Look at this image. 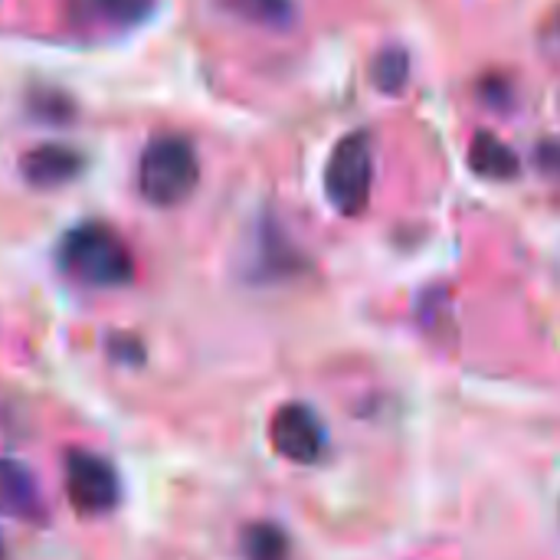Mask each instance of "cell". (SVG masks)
Listing matches in <instances>:
<instances>
[{
    "label": "cell",
    "mask_w": 560,
    "mask_h": 560,
    "mask_svg": "<svg viewBox=\"0 0 560 560\" xmlns=\"http://www.w3.org/2000/svg\"><path fill=\"white\" fill-rule=\"evenodd\" d=\"M59 266L69 279L89 289H121L135 279L128 243L105 223H82L59 243Z\"/></svg>",
    "instance_id": "6da1fadb"
},
{
    "label": "cell",
    "mask_w": 560,
    "mask_h": 560,
    "mask_svg": "<svg viewBox=\"0 0 560 560\" xmlns=\"http://www.w3.org/2000/svg\"><path fill=\"white\" fill-rule=\"evenodd\" d=\"M200 180V164L190 141L177 135H164L151 141L138 164V190L151 207H177L184 203Z\"/></svg>",
    "instance_id": "7a4b0ae2"
},
{
    "label": "cell",
    "mask_w": 560,
    "mask_h": 560,
    "mask_svg": "<svg viewBox=\"0 0 560 560\" xmlns=\"http://www.w3.org/2000/svg\"><path fill=\"white\" fill-rule=\"evenodd\" d=\"M374 187V148L364 131L341 138L325 167V194L345 217L364 213Z\"/></svg>",
    "instance_id": "3957f363"
},
{
    "label": "cell",
    "mask_w": 560,
    "mask_h": 560,
    "mask_svg": "<svg viewBox=\"0 0 560 560\" xmlns=\"http://www.w3.org/2000/svg\"><path fill=\"white\" fill-rule=\"evenodd\" d=\"M66 495L79 515H105L121 499L118 472L108 459L95 453L66 456Z\"/></svg>",
    "instance_id": "277c9868"
},
{
    "label": "cell",
    "mask_w": 560,
    "mask_h": 560,
    "mask_svg": "<svg viewBox=\"0 0 560 560\" xmlns=\"http://www.w3.org/2000/svg\"><path fill=\"white\" fill-rule=\"evenodd\" d=\"M269 440L276 446V453L289 463H318L328 443L325 423L318 420V413L308 404H282L272 417L269 427Z\"/></svg>",
    "instance_id": "5b68a950"
},
{
    "label": "cell",
    "mask_w": 560,
    "mask_h": 560,
    "mask_svg": "<svg viewBox=\"0 0 560 560\" xmlns=\"http://www.w3.org/2000/svg\"><path fill=\"white\" fill-rule=\"evenodd\" d=\"M0 518L10 522H39L43 495L33 472L13 459H0Z\"/></svg>",
    "instance_id": "8992f818"
},
{
    "label": "cell",
    "mask_w": 560,
    "mask_h": 560,
    "mask_svg": "<svg viewBox=\"0 0 560 560\" xmlns=\"http://www.w3.org/2000/svg\"><path fill=\"white\" fill-rule=\"evenodd\" d=\"M20 171L33 187H43V190L62 187V184L79 177L82 154L75 148H66V144H43V148H33L23 154Z\"/></svg>",
    "instance_id": "52a82bcc"
},
{
    "label": "cell",
    "mask_w": 560,
    "mask_h": 560,
    "mask_svg": "<svg viewBox=\"0 0 560 560\" xmlns=\"http://www.w3.org/2000/svg\"><path fill=\"white\" fill-rule=\"evenodd\" d=\"M469 164L479 177L489 180H512L518 177V154L495 135L479 131L469 144Z\"/></svg>",
    "instance_id": "ba28073f"
},
{
    "label": "cell",
    "mask_w": 560,
    "mask_h": 560,
    "mask_svg": "<svg viewBox=\"0 0 560 560\" xmlns=\"http://www.w3.org/2000/svg\"><path fill=\"white\" fill-rule=\"evenodd\" d=\"M243 560H292L289 535L272 522H256L243 532Z\"/></svg>",
    "instance_id": "9c48e42d"
},
{
    "label": "cell",
    "mask_w": 560,
    "mask_h": 560,
    "mask_svg": "<svg viewBox=\"0 0 560 560\" xmlns=\"http://www.w3.org/2000/svg\"><path fill=\"white\" fill-rule=\"evenodd\" d=\"M82 16L105 20L115 26H131L154 10V0H79Z\"/></svg>",
    "instance_id": "30bf717a"
},
{
    "label": "cell",
    "mask_w": 560,
    "mask_h": 560,
    "mask_svg": "<svg viewBox=\"0 0 560 560\" xmlns=\"http://www.w3.org/2000/svg\"><path fill=\"white\" fill-rule=\"evenodd\" d=\"M236 16L259 26H289L295 20L292 0H223Z\"/></svg>",
    "instance_id": "8fae6325"
},
{
    "label": "cell",
    "mask_w": 560,
    "mask_h": 560,
    "mask_svg": "<svg viewBox=\"0 0 560 560\" xmlns=\"http://www.w3.org/2000/svg\"><path fill=\"white\" fill-rule=\"evenodd\" d=\"M371 75H374V85L381 92H390V95L400 92L410 82V56H407V49H400V46L381 49V56L374 59Z\"/></svg>",
    "instance_id": "7c38bea8"
},
{
    "label": "cell",
    "mask_w": 560,
    "mask_h": 560,
    "mask_svg": "<svg viewBox=\"0 0 560 560\" xmlns=\"http://www.w3.org/2000/svg\"><path fill=\"white\" fill-rule=\"evenodd\" d=\"M535 161L545 174L560 177V141H545L538 151H535Z\"/></svg>",
    "instance_id": "4fadbf2b"
},
{
    "label": "cell",
    "mask_w": 560,
    "mask_h": 560,
    "mask_svg": "<svg viewBox=\"0 0 560 560\" xmlns=\"http://www.w3.org/2000/svg\"><path fill=\"white\" fill-rule=\"evenodd\" d=\"M0 560H3V541H0Z\"/></svg>",
    "instance_id": "5bb4252c"
},
{
    "label": "cell",
    "mask_w": 560,
    "mask_h": 560,
    "mask_svg": "<svg viewBox=\"0 0 560 560\" xmlns=\"http://www.w3.org/2000/svg\"><path fill=\"white\" fill-rule=\"evenodd\" d=\"M558 30H560V23H558Z\"/></svg>",
    "instance_id": "9a60e30c"
}]
</instances>
